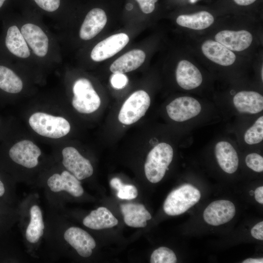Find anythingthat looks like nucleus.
<instances>
[{"instance_id":"1","label":"nucleus","mask_w":263,"mask_h":263,"mask_svg":"<svg viewBox=\"0 0 263 263\" xmlns=\"http://www.w3.org/2000/svg\"><path fill=\"white\" fill-rule=\"evenodd\" d=\"M173 156L172 148L166 143H159L150 150L144 165L146 177L150 182L156 183L162 179Z\"/></svg>"},{"instance_id":"2","label":"nucleus","mask_w":263,"mask_h":263,"mask_svg":"<svg viewBox=\"0 0 263 263\" xmlns=\"http://www.w3.org/2000/svg\"><path fill=\"white\" fill-rule=\"evenodd\" d=\"M200 197L197 188L190 184L183 185L168 195L164 203V210L169 215H180L196 204Z\"/></svg>"},{"instance_id":"3","label":"nucleus","mask_w":263,"mask_h":263,"mask_svg":"<svg viewBox=\"0 0 263 263\" xmlns=\"http://www.w3.org/2000/svg\"><path fill=\"white\" fill-rule=\"evenodd\" d=\"M29 123L37 133L51 138L64 136L71 129L70 123L64 118L41 112L33 113L29 119Z\"/></svg>"},{"instance_id":"4","label":"nucleus","mask_w":263,"mask_h":263,"mask_svg":"<svg viewBox=\"0 0 263 263\" xmlns=\"http://www.w3.org/2000/svg\"><path fill=\"white\" fill-rule=\"evenodd\" d=\"M73 92L72 104L79 113H91L99 108L100 98L89 80L85 78L76 80L74 84Z\"/></svg>"},{"instance_id":"5","label":"nucleus","mask_w":263,"mask_h":263,"mask_svg":"<svg viewBox=\"0 0 263 263\" xmlns=\"http://www.w3.org/2000/svg\"><path fill=\"white\" fill-rule=\"evenodd\" d=\"M150 98L147 92L139 90L132 94L123 103L118 114L122 124L131 125L139 120L148 110Z\"/></svg>"},{"instance_id":"6","label":"nucleus","mask_w":263,"mask_h":263,"mask_svg":"<svg viewBox=\"0 0 263 263\" xmlns=\"http://www.w3.org/2000/svg\"><path fill=\"white\" fill-rule=\"evenodd\" d=\"M202 107L199 101L190 96L179 97L166 107L169 116L173 120L182 122L191 119L201 112Z\"/></svg>"},{"instance_id":"7","label":"nucleus","mask_w":263,"mask_h":263,"mask_svg":"<svg viewBox=\"0 0 263 263\" xmlns=\"http://www.w3.org/2000/svg\"><path fill=\"white\" fill-rule=\"evenodd\" d=\"M62 164L64 167L79 180L92 175L93 168L90 161L82 156L73 147H67L62 151Z\"/></svg>"},{"instance_id":"8","label":"nucleus","mask_w":263,"mask_h":263,"mask_svg":"<svg viewBox=\"0 0 263 263\" xmlns=\"http://www.w3.org/2000/svg\"><path fill=\"white\" fill-rule=\"evenodd\" d=\"M41 153L40 149L28 140L17 142L9 150V157L13 162L28 169L38 165Z\"/></svg>"},{"instance_id":"9","label":"nucleus","mask_w":263,"mask_h":263,"mask_svg":"<svg viewBox=\"0 0 263 263\" xmlns=\"http://www.w3.org/2000/svg\"><path fill=\"white\" fill-rule=\"evenodd\" d=\"M129 41L128 36L118 33L111 36L98 43L93 49L91 57L99 62L108 59L121 51Z\"/></svg>"},{"instance_id":"10","label":"nucleus","mask_w":263,"mask_h":263,"mask_svg":"<svg viewBox=\"0 0 263 263\" xmlns=\"http://www.w3.org/2000/svg\"><path fill=\"white\" fill-rule=\"evenodd\" d=\"M235 212L233 203L220 200L212 202L206 208L203 217L208 224L217 226L230 221L234 217Z\"/></svg>"},{"instance_id":"11","label":"nucleus","mask_w":263,"mask_h":263,"mask_svg":"<svg viewBox=\"0 0 263 263\" xmlns=\"http://www.w3.org/2000/svg\"><path fill=\"white\" fill-rule=\"evenodd\" d=\"M21 33L34 53L39 57H44L48 53L49 39L38 26L26 23L21 28Z\"/></svg>"},{"instance_id":"12","label":"nucleus","mask_w":263,"mask_h":263,"mask_svg":"<svg viewBox=\"0 0 263 263\" xmlns=\"http://www.w3.org/2000/svg\"><path fill=\"white\" fill-rule=\"evenodd\" d=\"M215 40L231 51L241 52L248 48L253 41V36L248 31L222 30L215 36Z\"/></svg>"},{"instance_id":"13","label":"nucleus","mask_w":263,"mask_h":263,"mask_svg":"<svg viewBox=\"0 0 263 263\" xmlns=\"http://www.w3.org/2000/svg\"><path fill=\"white\" fill-rule=\"evenodd\" d=\"M64 238L83 257H90L96 246L94 238L86 231L78 227L68 228L64 233Z\"/></svg>"},{"instance_id":"14","label":"nucleus","mask_w":263,"mask_h":263,"mask_svg":"<svg viewBox=\"0 0 263 263\" xmlns=\"http://www.w3.org/2000/svg\"><path fill=\"white\" fill-rule=\"evenodd\" d=\"M47 183L54 192L63 190L75 197L81 196L84 192L79 180L68 171L64 170L60 174H53L48 178Z\"/></svg>"},{"instance_id":"15","label":"nucleus","mask_w":263,"mask_h":263,"mask_svg":"<svg viewBox=\"0 0 263 263\" xmlns=\"http://www.w3.org/2000/svg\"><path fill=\"white\" fill-rule=\"evenodd\" d=\"M176 79L180 87L186 90H190L199 87L203 81L199 70L187 60L180 61L176 69Z\"/></svg>"},{"instance_id":"16","label":"nucleus","mask_w":263,"mask_h":263,"mask_svg":"<svg viewBox=\"0 0 263 263\" xmlns=\"http://www.w3.org/2000/svg\"><path fill=\"white\" fill-rule=\"evenodd\" d=\"M107 17L104 11L94 8L87 14L79 30V37L84 40L95 37L105 27Z\"/></svg>"},{"instance_id":"17","label":"nucleus","mask_w":263,"mask_h":263,"mask_svg":"<svg viewBox=\"0 0 263 263\" xmlns=\"http://www.w3.org/2000/svg\"><path fill=\"white\" fill-rule=\"evenodd\" d=\"M201 50L207 58L221 66L231 65L236 60V56L232 51L211 39L205 41L201 45Z\"/></svg>"},{"instance_id":"18","label":"nucleus","mask_w":263,"mask_h":263,"mask_svg":"<svg viewBox=\"0 0 263 263\" xmlns=\"http://www.w3.org/2000/svg\"><path fill=\"white\" fill-rule=\"evenodd\" d=\"M233 103L240 113L256 114L263 110V96L255 91H242L233 98Z\"/></svg>"},{"instance_id":"19","label":"nucleus","mask_w":263,"mask_h":263,"mask_svg":"<svg viewBox=\"0 0 263 263\" xmlns=\"http://www.w3.org/2000/svg\"><path fill=\"white\" fill-rule=\"evenodd\" d=\"M215 154L218 163L225 172L232 174L238 167V154L230 143L226 141H220L215 147Z\"/></svg>"},{"instance_id":"20","label":"nucleus","mask_w":263,"mask_h":263,"mask_svg":"<svg viewBox=\"0 0 263 263\" xmlns=\"http://www.w3.org/2000/svg\"><path fill=\"white\" fill-rule=\"evenodd\" d=\"M125 224L131 227H144L151 216L141 204L128 203L120 205Z\"/></svg>"},{"instance_id":"21","label":"nucleus","mask_w":263,"mask_h":263,"mask_svg":"<svg viewBox=\"0 0 263 263\" xmlns=\"http://www.w3.org/2000/svg\"><path fill=\"white\" fill-rule=\"evenodd\" d=\"M146 55L138 49L132 50L116 59L110 66L113 73L124 74L136 70L144 62Z\"/></svg>"},{"instance_id":"22","label":"nucleus","mask_w":263,"mask_h":263,"mask_svg":"<svg viewBox=\"0 0 263 263\" xmlns=\"http://www.w3.org/2000/svg\"><path fill=\"white\" fill-rule=\"evenodd\" d=\"M118 221L113 213L106 207H99L92 210L83 220V224L92 229L99 230L113 227Z\"/></svg>"},{"instance_id":"23","label":"nucleus","mask_w":263,"mask_h":263,"mask_svg":"<svg viewBox=\"0 0 263 263\" xmlns=\"http://www.w3.org/2000/svg\"><path fill=\"white\" fill-rule=\"evenodd\" d=\"M5 45L8 50L18 57L26 58L30 55L28 44L16 25H12L8 28L5 38Z\"/></svg>"},{"instance_id":"24","label":"nucleus","mask_w":263,"mask_h":263,"mask_svg":"<svg viewBox=\"0 0 263 263\" xmlns=\"http://www.w3.org/2000/svg\"><path fill=\"white\" fill-rule=\"evenodd\" d=\"M214 21V18L212 14L206 11L190 15H181L176 19V22L179 25L196 30L207 28Z\"/></svg>"},{"instance_id":"25","label":"nucleus","mask_w":263,"mask_h":263,"mask_svg":"<svg viewBox=\"0 0 263 263\" xmlns=\"http://www.w3.org/2000/svg\"><path fill=\"white\" fill-rule=\"evenodd\" d=\"M30 221L26 230L25 236L29 242L35 244L43 234L44 224L41 209L38 206H33L30 208Z\"/></svg>"},{"instance_id":"26","label":"nucleus","mask_w":263,"mask_h":263,"mask_svg":"<svg viewBox=\"0 0 263 263\" xmlns=\"http://www.w3.org/2000/svg\"><path fill=\"white\" fill-rule=\"evenodd\" d=\"M20 77L11 69L0 65V89L7 93L17 94L22 89Z\"/></svg>"},{"instance_id":"27","label":"nucleus","mask_w":263,"mask_h":263,"mask_svg":"<svg viewBox=\"0 0 263 263\" xmlns=\"http://www.w3.org/2000/svg\"><path fill=\"white\" fill-rule=\"evenodd\" d=\"M110 185L117 191V196L120 199L131 200L136 198L138 195L137 189L134 186L124 184L117 177L111 179Z\"/></svg>"},{"instance_id":"28","label":"nucleus","mask_w":263,"mask_h":263,"mask_svg":"<svg viewBox=\"0 0 263 263\" xmlns=\"http://www.w3.org/2000/svg\"><path fill=\"white\" fill-rule=\"evenodd\" d=\"M244 140L249 145L260 143L263 140V116L259 117L245 132Z\"/></svg>"},{"instance_id":"29","label":"nucleus","mask_w":263,"mask_h":263,"mask_svg":"<svg viewBox=\"0 0 263 263\" xmlns=\"http://www.w3.org/2000/svg\"><path fill=\"white\" fill-rule=\"evenodd\" d=\"M177 258L174 252L166 247L155 249L150 256L151 263H175Z\"/></svg>"},{"instance_id":"30","label":"nucleus","mask_w":263,"mask_h":263,"mask_svg":"<svg viewBox=\"0 0 263 263\" xmlns=\"http://www.w3.org/2000/svg\"><path fill=\"white\" fill-rule=\"evenodd\" d=\"M40 10L49 13H54L61 10L63 0H31Z\"/></svg>"},{"instance_id":"31","label":"nucleus","mask_w":263,"mask_h":263,"mask_svg":"<svg viewBox=\"0 0 263 263\" xmlns=\"http://www.w3.org/2000/svg\"><path fill=\"white\" fill-rule=\"evenodd\" d=\"M246 166L250 169L257 172L263 171V158L256 153L248 154L245 159Z\"/></svg>"},{"instance_id":"32","label":"nucleus","mask_w":263,"mask_h":263,"mask_svg":"<svg viewBox=\"0 0 263 263\" xmlns=\"http://www.w3.org/2000/svg\"><path fill=\"white\" fill-rule=\"evenodd\" d=\"M112 86L115 89L124 88L128 83V78L124 74L113 73L111 78Z\"/></svg>"},{"instance_id":"33","label":"nucleus","mask_w":263,"mask_h":263,"mask_svg":"<svg viewBox=\"0 0 263 263\" xmlns=\"http://www.w3.org/2000/svg\"><path fill=\"white\" fill-rule=\"evenodd\" d=\"M138 3L142 11L145 14H150L153 11L155 4L158 0H136Z\"/></svg>"},{"instance_id":"34","label":"nucleus","mask_w":263,"mask_h":263,"mask_svg":"<svg viewBox=\"0 0 263 263\" xmlns=\"http://www.w3.org/2000/svg\"><path fill=\"white\" fill-rule=\"evenodd\" d=\"M252 236L258 240H263V222L261 221L255 225L251 230Z\"/></svg>"},{"instance_id":"35","label":"nucleus","mask_w":263,"mask_h":263,"mask_svg":"<svg viewBox=\"0 0 263 263\" xmlns=\"http://www.w3.org/2000/svg\"><path fill=\"white\" fill-rule=\"evenodd\" d=\"M255 198L257 202L263 204V187L257 188L254 191Z\"/></svg>"},{"instance_id":"36","label":"nucleus","mask_w":263,"mask_h":263,"mask_svg":"<svg viewBox=\"0 0 263 263\" xmlns=\"http://www.w3.org/2000/svg\"><path fill=\"white\" fill-rule=\"evenodd\" d=\"M257 0H234V2L241 6H247L251 4Z\"/></svg>"},{"instance_id":"37","label":"nucleus","mask_w":263,"mask_h":263,"mask_svg":"<svg viewBox=\"0 0 263 263\" xmlns=\"http://www.w3.org/2000/svg\"><path fill=\"white\" fill-rule=\"evenodd\" d=\"M6 193V187L5 184L2 180L0 176V198H2Z\"/></svg>"},{"instance_id":"38","label":"nucleus","mask_w":263,"mask_h":263,"mask_svg":"<svg viewBox=\"0 0 263 263\" xmlns=\"http://www.w3.org/2000/svg\"><path fill=\"white\" fill-rule=\"evenodd\" d=\"M263 258H248L243 262V263H263Z\"/></svg>"},{"instance_id":"39","label":"nucleus","mask_w":263,"mask_h":263,"mask_svg":"<svg viewBox=\"0 0 263 263\" xmlns=\"http://www.w3.org/2000/svg\"><path fill=\"white\" fill-rule=\"evenodd\" d=\"M125 7H126L127 10H131L132 9L133 6V5L132 3H128L126 5Z\"/></svg>"},{"instance_id":"40","label":"nucleus","mask_w":263,"mask_h":263,"mask_svg":"<svg viewBox=\"0 0 263 263\" xmlns=\"http://www.w3.org/2000/svg\"><path fill=\"white\" fill-rule=\"evenodd\" d=\"M7 0H0V8H1Z\"/></svg>"},{"instance_id":"41","label":"nucleus","mask_w":263,"mask_h":263,"mask_svg":"<svg viewBox=\"0 0 263 263\" xmlns=\"http://www.w3.org/2000/svg\"><path fill=\"white\" fill-rule=\"evenodd\" d=\"M197 0H190V2L194 3L196 2Z\"/></svg>"}]
</instances>
